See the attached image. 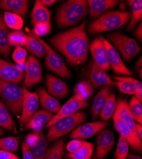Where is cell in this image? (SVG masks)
I'll list each match as a JSON object with an SVG mask.
<instances>
[{
    "mask_svg": "<svg viewBox=\"0 0 142 159\" xmlns=\"http://www.w3.org/2000/svg\"><path fill=\"white\" fill-rule=\"evenodd\" d=\"M85 21L77 27L59 33L50 39L53 47L65 56L72 66H80L88 59L89 38L85 32Z\"/></svg>",
    "mask_w": 142,
    "mask_h": 159,
    "instance_id": "6da1fadb",
    "label": "cell"
},
{
    "mask_svg": "<svg viewBox=\"0 0 142 159\" xmlns=\"http://www.w3.org/2000/svg\"><path fill=\"white\" fill-rule=\"evenodd\" d=\"M131 12L109 10L89 24L90 34H97L122 28L131 19Z\"/></svg>",
    "mask_w": 142,
    "mask_h": 159,
    "instance_id": "7a4b0ae2",
    "label": "cell"
},
{
    "mask_svg": "<svg viewBox=\"0 0 142 159\" xmlns=\"http://www.w3.org/2000/svg\"><path fill=\"white\" fill-rule=\"evenodd\" d=\"M89 12L85 0H69L59 9L56 22L61 28H66L81 21Z\"/></svg>",
    "mask_w": 142,
    "mask_h": 159,
    "instance_id": "3957f363",
    "label": "cell"
},
{
    "mask_svg": "<svg viewBox=\"0 0 142 159\" xmlns=\"http://www.w3.org/2000/svg\"><path fill=\"white\" fill-rule=\"evenodd\" d=\"M87 115L82 111L62 118L48 127L46 139L48 142L54 141L61 137L66 135L86 120Z\"/></svg>",
    "mask_w": 142,
    "mask_h": 159,
    "instance_id": "277c9868",
    "label": "cell"
},
{
    "mask_svg": "<svg viewBox=\"0 0 142 159\" xmlns=\"http://www.w3.org/2000/svg\"><path fill=\"white\" fill-rule=\"evenodd\" d=\"M23 95V88L0 79V96L15 115L21 114Z\"/></svg>",
    "mask_w": 142,
    "mask_h": 159,
    "instance_id": "5b68a950",
    "label": "cell"
},
{
    "mask_svg": "<svg viewBox=\"0 0 142 159\" xmlns=\"http://www.w3.org/2000/svg\"><path fill=\"white\" fill-rule=\"evenodd\" d=\"M107 38L126 61H131L140 52V47L135 39L127 37L120 31L108 34Z\"/></svg>",
    "mask_w": 142,
    "mask_h": 159,
    "instance_id": "8992f818",
    "label": "cell"
},
{
    "mask_svg": "<svg viewBox=\"0 0 142 159\" xmlns=\"http://www.w3.org/2000/svg\"><path fill=\"white\" fill-rule=\"evenodd\" d=\"M35 36L42 43L45 49L47 54L45 67L49 71L56 73L61 78H68L71 77V73L67 68L62 58L41 38L36 36Z\"/></svg>",
    "mask_w": 142,
    "mask_h": 159,
    "instance_id": "52a82bcc",
    "label": "cell"
},
{
    "mask_svg": "<svg viewBox=\"0 0 142 159\" xmlns=\"http://www.w3.org/2000/svg\"><path fill=\"white\" fill-rule=\"evenodd\" d=\"M25 62L24 86L29 89L42 81V70L40 62L33 56H30Z\"/></svg>",
    "mask_w": 142,
    "mask_h": 159,
    "instance_id": "ba28073f",
    "label": "cell"
},
{
    "mask_svg": "<svg viewBox=\"0 0 142 159\" xmlns=\"http://www.w3.org/2000/svg\"><path fill=\"white\" fill-rule=\"evenodd\" d=\"M23 94L22 112L19 120L22 126L27 124L39 107V97L36 92H31L24 87Z\"/></svg>",
    "mask_w": 142,
    "mask_h": 159,
    "instance_id": "9c48e42d",
    "label": "cell"
},
{
    "mask_svg": "<svg viewBox=\"0 0 142 159\" xmlns=\"http://www.w3.org/2000/svg\"><path fill=\"white\" fill-rule=\"evenodd\" d=\"M89 48L91 51L94 63L103 71H108L110 66L108 52L103 42V37H96L90 44Z\"/></svg>",
    "mask_w": 142,
    "mask_h": 159,
    "instance_id": "30bf717a",
    "label": "cell"
},
{
    "mask_svg": "<svg viewBox=\"0 0 142 159\" xmlns=\"http://www.w3.org/2000/svg\"><path fill=\"white\" fill-rule=\"evenodd\" d=\"M87 105L88 103L86 101L76 96H73L60 108L56 115H54L51 120L45 125V127L48 128L56 121L62 118L72 115L80 109L86 108Z\"/></svg>",
    "mask_w": 142,
    "mask_h": 159,
    "instance_id": "8fae6325",
    "label": "cell"
},
{
    "mask_svg": "<svg viewBox=\"0 0 142 159\" xmlns=\"http://www.w3.org/2000/svg\"><path fill=\"white\" fill-rule=\"evenodd\" d=\"M114 128L120 134V136L124 138L128 144L136 152L141 153L142 150L141 140L138 136L135 135L127 125L121 120L118 115L115 112L113 115Z\"/></svg>",
    "mask_w": 142,
    "mask_h": 159,
    "instance_id": "7c38bea8",
    "label": "cell"
},
{
    "mask_svg": "<svg viewBox=\"0 0 142 159\" xmlns=\"http://www.w3.org/2000/svg\"><path fill=\"white\" fill-rule=\"evenodd\" d=\"M96 158L103 159L112 150L115 144L114 134L108 129H103L96 136Z\"/></svg>",
    "mask_w": 142,
    "mask_h": 159,
    "instance_id": "4fadbf2b",
    "label": "cell"
},
{
    "mask_svg": "<svg viewBox=\"0 0 142 159\" xmlns=\"http://www.w3.org/2000/svg\"><path fill=\"white\" fill-rule=\"evenodd\" d=\"M24 71L19 68L17 65L0 59V79L17 85L24 80Z\"/></svg>",
    "mask_w": 142,
    "mask_h": 159,
    "instance_id": "5bb4252c",
    "label": "cell"
},
{
    "mask_svg": "<svg viewBox=\"0 0 142 159\" xmlns=\"http://www.w3.org/2000/svg\"><path fill=\"white\" fill-rule=\"evenodd\" d=\"M103 42L105 43L108 52L110 66H111L113 71L119 75H122L126 76H133V74L126 67L117 50L104 38H103Z\"/></svg>",
    "mask_w": 142,
    "mask_h": 159,
    "instance_id": "9a60e30c",
    "label": "cell"
},
{
    "mask_svg": "<svg viewBox=\"0 0 142 159\" xmlns=\"http://www.w3.org/2000/svg\"><path fill=\"white\" fill-rule=\"evenodd\" d=\"M108 123L104 121H96L77 127L71 132L70 138L73 139H86L98 134L107 127Z\"/></svg>",
    "mask_w": 142,
    "mask_h": 159,
    "instance_id": "2e32d148",
    "label": "cell"
},
{
    "mask_svg": "<svg viewBox=\"0 0 142 159\" xmlns=\"http://www.w3.org/2000/svg\"><path fill=\"white\" fill-rule=\"evenodd\" d=\"M89 78V82L96 88L102 86H112L114 84L107 73L101 69L94 61L90 64Z\"/></svg>",
    "mask_w": 142,
    "mask_h": 159,
    "instance_id": "e0dca14e",
    "label": "cell"
},
{
    "mask_svg": "<svg viewBox=\"0 0 142 159\" xmlns=\"http://www.w3.org/2000/svg\"><path fill=\"white\" fill-rule=\"evenodd\" d=\"M54 116L53 113L45 110L36 111L24 126V129L33 130V132L42 130L44 126L47 125Z\"/></svg>",
    "mask_w": 142,
    "mask_h": 159,
    "instance_id": "ac0fdd59",
    "label": "cell"
},
{
    "mask_svg": "<svg viewBox=\"0 0 142 159\" xmlns=\"http://www.w3.org/2000/svg\"><path fill=\"white\" fill-rule=\"evenodd\" d=\"M47 88L48 94L57 98H65L69 93V89L65 82L59 78L52 75L46 76Z\"/></svg>",
    "mask_w": 142,
    "mask_h": 159,
    "instance_id": "d6986e66",
    "label": "cell"
},
{
    "mask_svg": "<svg viewBox=\"0 0 142 159\" xmlns=\"http://www.w3.org/2000/svg\"><path fill=\"white\" fill-rule=\"evenodd\" d=\"M89 15L92 19H98L108 10L114 8L119 3L117 0H89Z\"/></svg>",
    "mask_w": 142,
    "mask_h": 159,
    "instance_id": "ffe728a7",
    "label": "cell"
},
{
    "mask_svg": "<svg viewBox=\"0 0 142 159\" xmlns=\"http://www.w3.org/2000/svg\"><path fill=\"white\" fill-rule=\"evenodd\" d=\"M115 113L118 115L121 120L130 129L133 133L137 135L136 131V122L129 109L128 102L126 99H119L116 101V110Z\"/></svg>",
    "mask_w": 142,
    "mask_h": 159,
    "instance_id": "44dd1931",
    "label": "cell"
},
{
    "mask_svg": "<svg viewBox=\"0 0 142 159\" xmlns=\"http://www.w3.org/2000/svg\"><path fill=\"white\" fill-rule=\"evenodd\" d=\"M0 8L5 11L25 17L29 9V2L25 0H2L0 1Z\"/></svg>",
    "mask_w": 142,
    "mask_h": 159,
    "instance_id": "7402d4cb",
    "label": "cell"
},
{
    "mask_svg": "<svg viewBox=\"0 0 142 159\" xmlns=\"http://www.w3.org/2000/svg\"><path fill=\"white\" fill-rule=\"evenodd\" d=\"M110 92L111 86H105L99 90L94 98L91 107L93 120H96L101 112L110 95Z\"/></svg>",
    "mask_w": 142,
    "mask_h": 159,
    "instance_id": "603a6c76",
    "label": "cell"
},
{
    "mask_svg": "<svg viewBox=\"0 0 142 159\" xmlns=\"http://www.w3.org/2000/svg\"><path fill=\"white\" fill-rule=\"evenodd\" d=\"M37 94L39 97V102L45 110L55 114L59 111L61 108L59 102L48 94L44 87L38 89Z\"/></svg>",
    "mask_w": 142,
    "mask_h": 159,
    "instance_id": "cb8c5ba5",
    "label": "cell"
},
{
    "mask_svg": "<svg viewBox=\"0 0 142 159\" xmlns=\"http://www.w3.org/2000/svg\"><path fill=\"white\" fill-rule=\"evenodd\" d=\"M31 16V22L33 25L40 22L50 23V11L42 4L40 0H36L35 2Z\"/></svg>",
    "mask_w": 142,
    "mask_h": 159,
    "instance_id": "d4e9b609",
    "label": "cell"
},
{
    "mask_svg": "<svg viewBox=\"0 0 142 159\" xmlns=\"http://www.w3.org/2000/svg\"><path fill=\"white\" fill-rule=\"evenodd\" d=\"M10 31L6 25L3 17L0 14V56L8 59L11 52V46L8 42Z\"/></svg>",
    "mask_w": 142,
    "mask_h": 159,
    "instance_id": "484cf974",
    "label": "cell"
},
{
    "mask_svg": "<svg viewBox=\"0 0 142 159\" xmlns=\"http://www.w3.org/2000/svg\"><path fill=\"white\" fill-rule=\"evenodd\" d=\"M126 3L132 11L130 21L127 26V31H131L142 19V1L129 0L126 1Z\"/></svg>",
    "mask_w": 142,
    "mask_h": 159,
    "instance_id": "4316f807",
    "label": "cell"
},
{
    "mask_svg": "<svg viewBox=\"0 0 142 159\" xmlns=\"http://www.w3.org/2000/svg\"><path fill=\"white\" fill-rule=\"evenodd\" d=\"M28 35V41L24 46L25 49H27L38 57H44L46 54V51L44 45L33 33H30Z\"/></svg>",
    "mask_w": 142,
    "mask_h": 159,
    "instance_id": "83f0119b",
    "label": "cell"
},
{
    "mask_svg": "<svg viewBox=\"0 0 142 159\" xmlns=\"http://www.w3.org/2000/svg\"><path fill=\"white\" fill-rule=\"evenodd\" d=\"M94 148V144L84 140L82 147L74 153H68L67 159H91Z\"/></svg>",
    "mask_w": 142,
    "mask_h": 159,
    "instance_id": "f1b7e54d",
    "label": "cell"
},
{
    "mask_svg": "<svg viewBox=\"0 0 142 159\" xmlns=\"http://www.w3.org/2000/svg\"><path fill=\"white\" fill-rule=\"evenodd\" d=\"M39 136V140L33 147L30 148L34 159H43L48 149V141L42 130L36 132Z\"/></svg>",
    "mask_w": 142,
    "mask_h": 159,
    "instance_id": "f546056e",
    "label": "cell"
},
{
    "mask_svg": "<svg viewBox=\"0 0 142 159\" xmlns=\"http://www.w3.org/2000/svg\"><path fill=\"white\" fill-rule=\"evenodd\" d=\"M73 92L74 96L86 101L92 96L94 92V87L89 82L83 80L75 85Z\"/></svg>",
    "mask_w": 142,
    "mask_h": 159,
    "instance_id": "4dcf8cb0",
    "label": "cell"
},
{
    "mask_svg": "<svg viewBox=\"0 0 142 159\" xmlns=\"http://www.w3.org/2000/svg\"><path fill=\"white\" fill-rule=\"evenodd\" d=\"M0 127L16 132V123L11 117L5 105L0 101Z\"/></svg>",
    "mask_w": 142,
    "mask_h": 159,
    "instance_id": "1f68e13d",
    "label": "cell"
},
{
    "mask_svg": "<svg viewBox=\"0 0 142 159\" xmlns=\"http://www.w3.org/2000/svg\"><path fill=\"white\" fill-rule=\"evenodd\" d=\"M64 151H65V143L63 139H59L47 149L43 159H62L64 154Z\"/></svg>",
    "mask_w": 142,
    "mask_h": 159,
    "instance_id": "d6a6232c",
    "label": "cell"
},
{
    "mask_svg": "<svg viewBox=\"0 0 142 159\" xmlns=\"http://www.w3.org/2000/svg\"><path fill=\"white\" fill-rule=\"evenodd\" d=\"M3 20L7 27L14 31H20L23 28V19L21 16L17 14L5 11Z\"/></svg>",
    "mask_w": 142,
    "mask_h": 159,
    "instance_id": "836d02e7",
    "label": "cell"
},
{
    "mask_svg": "<svg viewBox=\"0 0 142 159\" xmlns=\"http://www.w3.org/2000/svg\"><path fill=\"white\" fill-rule=\"evenodd\" d=\"M116 110V98L114 93L110 94L105 105L99 114L103 121H107L113 116Z\"/></svg>",
    "mask_w": 142,
    "mask_h": 159,
    "instance_id": "e575fe53",
    "label": "cell"
},
{
    "mask_svg": "<svg viewBox=\"0 0 142 159\" xmlns=\"http://www.w3.org/2000/svg\"><path fill=\"white\" fill-rule=\"evenodd\" d=\"M28 35L21 31H12L8 34V42L11 47H24Z\"/></svg>",
    "mask_w": 142,
    "mask_h": 159,
    "instance_id": "d590c367",
    "label": "cell"
},
{
    "mask_svg": "<svg viewBox=\"0 0 142 159\" xmlns=\"http://www.w3.org/2000/svg\"><path fill=\"white\" fill-rule=\"evenodd\" d=\"M129 109L134 120L140 124L142 123V105L141 102L135 97L133 96L128 104Z\"/></svg>",
    "mask_w": 142,
    "mask_h": 159,
    "instance_id": "8d00e7d4",
    "label": "cell"
},
{
    "mask_svg": "<svg viewBox=\"0 0 142 159\" xmlns=\"http://www.w3.org/2000/svg\"><path fill=\"white\" fill-rule=\"evenodd\" d=\"M19 148V141L15 137H7L0 139V150L8 152H15Z\"/></svg>",
    "mask_w": 142,
    "mask_h": 159,
    "instance_id": "74e56055",
    "label": "cell"
},
{
    "mask_svg": "<svg viewBox=\"0 0 142 159\" xmlns=\"http://www.w3.org/2000/svg\"><path fill=\"white\" fill-rule=\"evenodd\" d=\"M129 152V144L127 141L120 136L115 152V159H126Z\"/></svg>",
    "mask_w": 142,
    "mask_h": 159,
    "instance_id": "f35d334b",
    "label": "cell"
},
{
    "mask_svg": "<svg viewBox=\"0 0 142 159\" xmlns=\"http://www.w3.org/2000/svg\"><path fill=\"white\" fill-rule=\"evenodd\" d=\"M28 52L22 47H16L12 54V58L14 62L19 65L25 64L26 61Z\"/></svg>",
    "mask_w": 142,
    "mask_h": 159,
    "instance_id": "ab89813d",
    "label": "cell"
},
{
    "mask_svg": "<svg viewBox=\"0 0 142 159\" xmlns=\"http://www.w3.org/2000/svg\"><path fill=\"white\" fill-rule=\"evenodd\" d=\"M51 31V26L50 23L45 22H40L35 24L34 25V29L32 33L34 35L40 37L45 36L49 34Z\"/></svg>",
    "mask_w": 142,
    "mask_h": 159,
    "instance_id": "60d3db41",
    "label": "cell"
},
{
    "mask_svg": "<svg viewBox=\"0 0 142 159\" xmlns=\"http://www.w3.org/2000/svg\"><path fill=\"white\" fill-rule=\"evenodd\" d=\"M84 140L82 139H73L66 146V149L68 153H74L78 150L83 144Z\"/></svg>",
    "mask_w": 142,
    "mask_h": 159,
    "instance_id": "b9f144b4",
    "label": "cell"
},
{
    "mask_svg": "<svg viewBox=\"0 0 142 159\" xmlns=\"http://www.w3.org/2000/svg\"><path fill=\"white\" fill-rule=\"evenodd\" d=\"M39 140V136L36 132H33L32 133L29 134L25 138V142L29 146L30 148L33 147L37 144Z\"/></svg>",
    "mask_w": 142,
    "mask_h": 159,
    "instance_id": "7bdbcfd3",
    "label": "cell"
},
{
    "mask_svg": "<svg viewBox=\"0 0 142 159\" xmlns=\"http://www.w3.org/2000/svg\"><path fill=\"white\" fill-rule=\"evenodd\" d=\"M22 151L23 159H34L30 147L25 141L22 143Z\"/></svg>",
    "mask_w": 142,
    "mask_h": 159,
    "instance_id": "ee69618b",
    "label": "cell"
},
{
    "mask_svg": "<svg viewBox=\"0 0 142 159\" xmlns=\"http://www.w3.org/2000/svg\"><path fill=\"white\" fill-rule=\"evenodd\" d=\"M15 156L11 152L0 150V159H10Z\"/></svg>",
    "mask_w": 142,
    "mask_h": 159,
    "instance_id": "f6af8a7d",
    "label": "cell"
},
{
    "mask_svg": "<svg viewBox=\"0 0 142 159\" xmlns=\"http://www.w3.org/2000/svg\"><path fill=\"white\" fill-rule=\"evenodd\" d=\"M134 34L137 38L138 40L140 42H141V41H142V24L141 22L140 23V25L138 26V28L135 31Z\"/></svg>",
    "mask_w": 142,
    "mask_h": 159,
    "instance_id": "bcb514c9",
    "label": "cell"
},
{
    "mask_svg": "<svg viewBox=\"0 0 142 159\" xmlns=\"http://www.w3.org/2000/svg\"><path fill=\"white\" fill-rule=\"evenodd\" d=\"M135 127H136V131L137 135L139 137V138L141 140L142 139V126H141V124H140L136 122Z\"/></svg>",
    "mask_w": 142,
    "mask_h": 159,
    "instance_id": "7dc6e473",
    "label": "cell"
},
{
    "mask_svg": "<svg viewBox=\"0 0 142 159\" xmlns=\"http://www.w3.org/2000/svg\"><path fill=\"white\" fill-rule=\"evenodd\" d=\"M57 2L56 0H42L41 3L42 4L46 7H50L51 5H53V4L56 3Z\"/></svg>",
    "mask_w": 142,
    "mask_h": 159,
    "instance_id": "c3c4849f",
    "label": "cell"
},
{
    "mask_svg": "<svg viewBox=\"0 0 142 159\" xmlns=\"http://www.w3.org/2000/svg\"><path fill=\"white\" fill-rule=\"evenodd\" d=\"M126 159H141V158L136 155H133V154H128Z\"/></svg>",
    "mask_w": 142,
    "mask_h": 159,
    "instance_id": "681fc988",
    "label": "cell"
},
{
    "mask_svg": "<svg viewBox=\"0 0 142 159\" xmlns=\"http://www.w3.org/2000/svg\"><path fill=\"white\" fill-rule=\"evenodd\" d=\"M4 133V132L3 130V129H2V128L0 127V136H2Z\"/></svg>",
    "mask_w": 142,
    "mask_h": 159,
    "instance_id": "f907efd6",
    "label": "cell"
},
{
    "mask_svg": "<svg viewBox=\"0 0 142 159\" xmlns=\"http://www.w3.org/2000/svg\"><path fill=\"white\" fill-rule=\"evenodd\" d=\"M10 159H19L16 155H15L14 157H12V158H10Z\"/></svg>",
    "mask_w": 142,
    "mask_h": 159,
    "instance_id": "816d5d0a",
    "label": "cell"
},
{
    "mask_svg": "<svg viewBox=\"0 0 142 159\" xmlns=\"http://www.w3.org/2000/svg\"><path fill=\"white\" fill-rule=\"evenodd\" d=\"M141 69L140 70V78H141Z\"/></svg>",
    "mask_w": 142,
    "mask_h": 159,
    "instance_id": "f5cc1de1",
    "label": "cell"
},
{
    "mask_svg": "<svg viewBox=\"0 0 142 159\" xmlns=\"http://www.w3.org/2000/svg\"><path fill=\"white\" fill-rule=\"evenodd\" d=\"M93 159H96V157H95V156H94V157H93Z\"/></svg>",
    "mask_w": 142,
    "mask_h": 159,
    "instance_id": "db71d44e",
    "label": "cell"
}]
</instances>
